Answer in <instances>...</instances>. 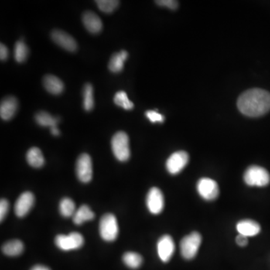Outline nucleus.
<instances>
[{"label":"nucleus","mask_w":270,"mask_h":270,"mask_svg":"<svg viewBox=\"0 0 270 270\" xmlns=\"http://www.w3.org/2000/svg\"><path fill=\"white\" fill-rule=\"evenodd\" d=\"M128 53L126 50H121L119 53H114L109 62L108 68L113 73H119L124 68V63L128 58Z\"/></svg>","instance_id":"a211bd4d"},{"label":"nucleus","mask_w":270,"mask_h":270,"mask_svg":"<svg viewBox=\"0 0 270 270\" xmlns=\"http://www.w3.org/2000/svg\"><path fill=\"white\" fill-rule=\"evenodd\" d=\"M123 261L127 267L136 270L142 265L143 257L138 253L129 251L124 254Z\"/></svg>","instance_id":"5701e85b"},{"label":"nucleus","mask_w":270,"mask_h":270,"mask_svg":"<svg viewBox=\"0 0 270 270\" xmlns=\"http://www.w3.org/2000/svg\"><path fill=\"white\" fill-rule=\"evenodd\" d=\"M147 206L152 214L158 215L162 213L165 207V198L162 191L153 187L147 194Z\"/></svg>","instance_id":"9d476101"},{"label":"nucleus","mask_w":270,"mask_h":270,"mask_svg":"<svg viewBox=\"0 0 270 270\" xmlns=\"http://www.w3.org/2000/svg\"><path fill=\"white\" fill-rule=\"evenodd\" d=\"M113 152L120 162H126L131 156L129 138L126 133L119 131L116 133L111 141Z\"/></svg>","instance_id":"7ed1b4c3"},{"label":"nucleus","mask_w":270,"mask_h":270,"mask_svg":"<svg viewBox=\"0 0 270 270\" xmlns=\"http://www.w3.org/2000/svg\"><path fill=\"white\" fill-rule=\"evenodd\" d=\"M95 213L90 210V208L87 205H83L78 210H76L73 216L74 223L77 225L83 224L85 221L92 220L94 219Z\"/></svg>","instance_id":"aec40b11"},{"label":"nucleus","mask_w":270,"mask_h":270,"mask_svg":"<svg viewBox=\"0 0 270 270\" xmlns=\"http://www.w3.org/2000/svg\"><path fill=\"white\" fill-rule=\"evenodd\" d=\"M83 107L85 110L90 111L94 108V97L93 87L90 83L85 84L83 89Z\"/></svg>","instance_id":"b1692460"},{"label":"nucleus","mask_w":270,"mask_h":270,"mask_svg":"<svg viewBox=\"0 0 270 270\" xmlns=\"http://www.w3.org/2000/svg\"><path fill=\"white\" fill-rule=\"evenodd\" d=\"M76 173L80 182L88 183L93 178V163L90 155L83 153L76 162Z\"/></svg>","instance_id":"0eeeda50"},{"label":"nucleus","mask_w":270,"mask_h":270,"mask_svg":"<svg viewBox=\"0 0 270 270\" xmlns=\"http://www.w3.org/2000/svg\"><path fill=\"white\" fill-rule=\"evenodd\" d=\"M83 25L89 32L98 34L102 29L103 24L99 17L93 11H86L83 15Z\"/></svg>","instance_id":"dca6fc26"},{"label":"nucleus","mask_w":270,"mask_h":270,"mask_svg":"<svg viewBox=\"0 0 270 270\" xmlns=\"http://www.w3.org/2000/svg\"><path fill=\"white\" fill-rule=\"evenodd\" d=\"M243 179L248 186L264 187L270 184V174L265 168L252 165L247 168Z\"/></svg>","instance_id":"f03ea898"},{"label":"nucleus","mask_w":270,"mask_h":270,"mask_svg":"<svg viewBox=\"0 0 270 270\" xmlns=\"http://www.w3.org/2000/svg\"><path fill=\"white\" fill-rule=\"evenodd\" d=\"M155 3L160 6L167 7L171 10H176L179 7V2L174 0H159L155 1Z\"/></svg>","instance_id":"c756f323"},{"label":"nucleus","mask_w":270,"mask_h":270,"mask_svg":"<svg viewBox=\"0 0 270 270\" xmlns=\"http://www.w3.org/2000/svg\"><path fill=\"white\" fill-rule=\"evenodd\" d=\"M26 161L32 168H40L45 165V158L40 149L32 147L26 153Z\"/></svg>","instance_id":"6ab92c4d"},{"label":"nucleus","mask_w":270,"mask_h":270,"mask_svg":"<svg viewBox=\"0 0 270 270\" xmlns=\"http://www.w3.org/2000/svg\"><path fill=\"white\" fill-rule=\"evenodd\" d=\"M29 49L23 41H18L15 46V59L18 63H22L27 59Z\"/></svg>","instance_id":"a878e982"},{"label":"nucleus","mask_w":270,"mask_h":270,"mask_svg":"<svg viewBox=\"0 0 270 270\" xmlns=\"http://www.w3.org/2000/svg\"><path fill=\"white\" fill-rule=\"evenodd\" d=\"M197 190L202 198L214 200L219 197V188L217 182L210 178H201L197 183Z\"/></svg>","instance_id":"6e6552de"},{"label":"nucleus","mask_w":270,"mask_h":270,"mask_svg":"<svg viewBox=\"0 0 270 270\" xmlns=\"http://www.w3.org/2000/svg\"><path fill=\"white\" fill-rule=\"evenodd\" d=\"M55 243L59 249L63 251L78 249L83 246L84 239L81 234L77 232H72L69 235L56 236Z\"/></svg>","instance_id":"423d86ee"},{"label":"nucleus","mask_w":270,"mask_h":270,"mask_svg":"<svg viewBox=\"0 0 270 270\" xmlns=\"http://www.w3.org/2000/svg\"><path fill=\"white\" fill-rule=\"evenodd\" d=\"M50 132L53 136H59V134H60V131L58 129L57 127H53V128H50Z\"/></svg>","instance_id":"f704fd0d"},{"label":"nucleus","mask_w":270,"mask_h":270,"mask_svg":"<svg viewBox=\"0 0 270 270\" xmlns=\"http://www.w3.org/2000/svg\"><path fill=\"white\" fill-rule=\"evenodd\" d=\"M96 2L101 11L107 14L112 13L120 4V1L117 0H97Z\"/></svg>","instance_id":"cd10ccee"},{"label":"nucleus","mask_w":270,"mask_h":270,"mask_svg":"<svg viewBox=\"0 0 270 270\" xmlns=\"http://www.w3.org/2000/svg\"><path fill=\"white\" fill-rule=\"evenodd\" d=\"M237 107L247 117H261L270 110V93L262 89L247 90L239 97Z\"/></svg>","instance_id":"f257e3e1"},{"label":"nucleus","mask_w":270,"mask_h":270,"mask_svg":"<svg viewBox=\"0 0 270 270\" xmlns=\"http://www.w3.org/2000/svg\"><path fill=\"white\" fill-rule=\"evenodd\" d=\"M158 254L163 262L167 263L173 257L175 251V243L173 238L169 235L161 237L157 244Z\"/></svg>","instance_id":"9b49d317"},{"label":"nucleus","mask_w":270,"mask_h":270,"mask_svg":"<svg viewBox=\"0 0 270 270\" xmlns=\"http://www.w3.org/2000/svg\"><path fill=\"white\" fill-rule=\"evenodd\" d=\"M146 116L152 123H162L165 122V117L155 110H148L146 112Z\"/></svg>","instance_id":"c85d7f7f"},{"label":"nucleus","mask_w":270,"mask_h":270,"mask_svg":"<svg viewBox=\"0 0 270 270\" xmlns=\"http://www.w3.org/2000/svg\"><path fill=\"white\" fill-rule=\"evenodd\" d=\"M202 237L198 232H192L182 239L180 243V251L182 257L186 260L193 259L197 255L201 244Z\"/></svg>","instance_id":"20e7f679"},{"label":"nucleus","mask_w":270,"mask_h":270,"mask_svg":"<svg viewBox=\"0 0 270 270\" xmlns=\"http://www.w3.org/2000/svg\"><path fill=\"white\" fill-rule=\"evenodd\" d=\"M114 101L117 106L123 107L125 110H130L134 108V104L128 99V96L125 92L120 91L116 93Z\"/></svg>","instance_id":"bb28decb"},{"label":"nucleus","mask_w":270,"mask_h":270,"mask_svg":"<svg viewBox=\"0 0 270 270\" xmlns=\"http://www.w3.org/2000/svg\"><path fill=\"white\" fill-rule=\"evenodd\" d=\"M30 270H50L48 267L43 265H36L32 267Z\"/></svg>","instance_id":"72a5a7b5"},{"label":"nucleus","mask_w":270,"mask_h":270,"mask_svg":"<svg viewBox=\"0 0 270 270\" xmlns=\"http://www.w3.org/2000/svg\"><path fill=\"white\" fill-rule=\"evenodd\" d=\"M35 121L37 123L41 126L50 127V128L53 127H57V124L59 123V118L53 117V116L48 114L46 111H40L35 115Z\"/></svg>","instance_id":"4be33fe9"},{"label":"nucleus","mask_w":270,"mask_h":270,"mask_svg":"<svg viewBox=\"0 0 270 270\" xmlns=\"http://www.w3.org/2000/svg\"><path fill=\"white\" fill-rule=\"evenodd\" d=\"M43 85L47 91L53 95L61 94L64 90V83L59 77L53 74L45 76L43 78Z\"/></svg>","instance_id":"f3484780"},{"label":"nucleus","mask_w":270,"mask_h":270,"mask_svg":"<svg viewBox=\"0 0 270 270\" xmlns=\"http://www.w3.org/2000/svg\"><path fill=\"white\" fill-rule=\"evenodd\" d=\"M18 107V101L16 98L8 96L1 101L0 104V117L3 120L8 121L13 118Z\"/></svg>","instance_id":"4468645a"},{"label":"nucleus","mask_w":270,"mask_h":270,"mask_svg":"<svg viewBox=\"0 0 270 270\" xmlns=\"http://www.w3.org/2000/svg\"><path fill=\"white\" fill-rule=\"evenodd\" d=\"M24 243L21 240H14L8 242L2 247L4 254L10 257H16L24 251Z\"/></svg>","instance_id":"412c9836"},{"label":"nucleus","mask_w":270,"mask_h":270,"mask_svg":"<svg viewBox=\"0 0 270 270\" xmlns=\"http://www.w3.org/2000/svg\"><path fill=\"white\" fill-rule=\"evenodd\" d=\"M100 235L107 242L114 241L118 237L119 226L117 218L111 213L102 216L99 224Z\"/></svg>","instance_id":"39448f33"},{"label":"nucleus","mask_w":270,"mask_h":270,"mask_svg":"<svg viewBox=\"0 0 270 270\" xmlns=\"http://www.w3.org/2000/svg\"><path fill=\"white\" fill-rule=\"evenodd\" d=\"M189 154L185 151H178L172 154L166 162V168L171 174L176 175L189 163Z\"/></svg>","instance_id":"1a4fd4ad"},{"label":"nucleus","mask_w":270,"mask_h":270,"mask_svg":"<svg viewBox=\"0 0 270 270\" xmlns=\"http://www.w3.org/2000/svg\"><path fill=\"white\" fill-rule=\"evenodd\" d=\"M51 39L58 46L69 52H75L77 49V42L73 37L64 31L56 29L51 32Z\"/></svg>","instance_id":"f8f14e48"},{"label":"nucleus","mask_w":270,"mask_h":270,"mask_svg":"<svg viewBox=\"0 0 270 270\" xmlns=\"http://www.w3.org/2000/svg\"><path fill=\"white\" fill-rule=\"evenodd\" d=\"M236 242H237V245L241 247L246 246L248 244V237H245V236L239 234L236 238Z\"/></svg>","instance_id":"473e14b6"},{"label":"nucleus","mask_w":270,"mask_h":270,"mask_svg":"<svg viewBox=\"0 0 270 270\" xmlns=\"http://www.w3.org/2000/svg\"><path fill=\"white\" fill-rule=\"evenodd\" d=\"M35 203L33 194L29 192H24L20 195L15 205V213L18 217L26 216L32 210Z\"/></svg>","instance_id":"ddd939ff"},{"label":"nucleus","mask_w":270,"mask_h":270,"mask_svg":"<svg viewBox=\"0 0 270 270\" xmlns=\"http://www.w3.org/2000/svg\"><path fill=\"white\" fill-rule=\"evenodd\" d=\"M59 211L61 215L66 218L73 217L75 213V204L72 199L63 198L59 203Z\"/></svg>","instance_id":"393cba45"},{"label":"nucleus","mask_w":270,"mask_h":270,"mask_svg":"<svg viewBox=\"0 0 270 270\" xmlns=\"http://www.w3.org/2000/svg\"><path fill=\"white\" fill-rule=\"evenodd\" d=\"M237 230L239 234L250 237L257 235L261 232V226L255 221L245 219L237 223Z\"/></svg>","instance_id":"2eb2a0df"},{"label":"nucleus","mask_w":270,"mask_h":270,"mask_svg":"<svg viewBox=\"0 0 270 270\" xmlns=\"http://www.w3.org/2000/svg\"><path fill=\"white\" fill-rule=\"evenodd\" d=\"M8 55H9V52H8V48L3 44H1L0 45V59L2 61L6 60L8 58Z\"/></svg>","instance_id":"2f4dec72"},{"label":"nucleus","mask_w":270,"mask_h":270,"mask_svg":"<svg viewBox=\"0 0 270 270\" xmlns=\"http://www.w3.org/2000/svg\"><path fill=\"white\" fill-rule=\"evenodd\" d=\"M9 210V203L5 199H2L0 201V220L1 221L5 219Z\"/></svg>","instance_id":"7c9ffc66"}]
</instances>
